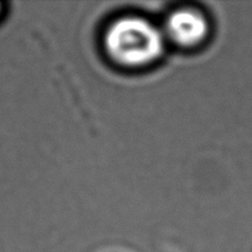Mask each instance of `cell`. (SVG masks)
<instances>
[{
    "mask_svg": "<svg viewBox=\"0 0 252 252\" xmlns=\"http://www.w3.org/2000/svg\"><path fill=\"white\" fill-rule=\"evenodd\" d=\"M103 46L114 62L125 66H139L158 58L163 50V38L146 20L123 17L107 27Z\"/></svg>",
    "mask_w": 252,
    "mask_h": 252,
    "instance_id": "6da1fadb",
    "label": "cell"
},
{
    "mask_svg": "<svg viewBox=\"0 0 252 252\" xmlns=\"http://www.w3.org/2000/svg\"><path fill=\"white\" fill-rule=\"evenodd\" d=\"M207 22L200 15L191 11H178L169 18L168 32L175 41L183 46H192L204 39Z\"/></svg>",
    "mask_w": 252,
    "mask_h": 252,
    "instance_id": "7a4b0ae2",
    "label": "cell"
},
{
    "mask_svg": "<svg viewBox=\"0 0 252 252\" xmlns=\"http://www.w3.org/2000/svg\"><path fill=\"white\" fill-rule=\"evenodd\" d=\"M1 12H2V7H1V3H0V15H1Z\"/></svg>",
    "mask_w": 252,
    "mask_h": 252,
    "instance_id": "3957f363",
    "label": "cell"
}]
</instances>
